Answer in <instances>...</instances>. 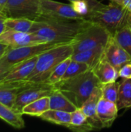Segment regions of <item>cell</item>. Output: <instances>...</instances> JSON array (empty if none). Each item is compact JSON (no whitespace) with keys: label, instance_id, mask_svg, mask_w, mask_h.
Returning a JSON list of instances; mask_svg holds the SVG:
<instances>
[{"label":"cell","instance_id":"obj_27","mask_svg":"<svg viewBox=\"0 0 131 132\" xmlns=\"http://www.w3.org/2000/svg\"><path fill=\"white\" fill-rule=\"evenodd\" d=\"M120 82H111L101 84L100 88L102 91V97L109 100L117 104Z\"/></svg>","mask_w":131,"mask_h":132},{"label":"cell","instance_id":"obj_10","mask_svg":"<svg viewBox=\"0 0 131 132\" xmlns=\"http://www.w3.org/2000/svg\"><path fill=\"white\" fill-rule=\"evenodd\" d=\"M103 58L108 61L117 70L126 63H131V56L117 43L113 36H110L104 47Z\"/></svg>","mask_w":131,"mask_h":132},{"label":"cell","instance_id":"obj_16","mask_svg":"<svg viewBox=\"0 0 131 132\" xmlns=\"http://www.w3.org/2000/svg\"><path fill=\"white\" fill-rule=\"evenodd\" d=\"M104 46H99L94 49L80 51L78 53H73L71 59L79 62L87 64L90 69H92L103 57Z\"/></svg>","mask_w":131,"mask_h":132},{"label":"cell","instance_id":"obj_11","mask_svg":"<svg viewBox=\"0 0 131 132\" xmlns=\"http://www.w3.org/2000/svg\"><path fill=\"white\" fill-rule=\"evenodd\" d=\"M0 42L8 45L11 48L44 43V42L33 32H24L13 30H5L0 36Z\"/></svg>","mask_w":131,"mask_h":132},{"label":"cell","instance_id":"obj_19","mask_svg":"<svg viewBox=\"0 0 131 132\" xmlns=\"http://www.w3.org/2000/svg\"><path fill=\"white\" fill-rule=\"evenodd\" d=\"M22 114L0 102V119L15 129H22L25 127Z\"/></svg>","mask_w":131,"mask_h":132},{"label":"cell","instance_id":"obj_20","mask_svg":"<svg viewBox=\"0 0 131 132\" xmlns=\"http://www.w3.org/2000/svg\"><path fill=\"white\" fill-rule=\"evenodd\" d=\"M49 107L53 110H59L69 113L77 109L76 106L57 89H55L49 96Z\"/></svg>","mask_w":131,"mask_h":132},{"label":"cell","instance_id":"obj_18","mask_svg":"<svg viewBox=\"0 0 131 132\" xmlns=\"http://www.w3.org/2000/svg\"><path fill=\"white\" fill-rule=\"evenodd\" d=\"M39 21L26 18H6V30H13L24 32H34L37 29Z\"/></svg>","mask_w":131,"mask_h":132},{"label":"cell","instance_id":"obj_4","mask_svg":"<svg viewBox=\"0 0 131 132\" xmlns=\"http://www.w3.org/2000/svg\"><path fill=\"white\" fill-rule=\"evenodd\" d=\"M73 47L70 43L58 44L38 56L36 67L26 80L33 83H46L53 70L62 61L70 57Z\"/></svg>","mask_w":131,"mask_h":132},{"label":"cell","instance_id":"obj_6","mask_svg":"<svg viewBox=\"0 0 131 132\" xmlns=\"http://www.w3.org/2000/svg\"><path fill=\"white\" fill-rule=\"evenodd\" d=\"M58 44L63 43L49 42L17 48H10L0 58V64L5 66H15L25 60L37 56Z\"/></svg>","mask_w":131,"mask_h":132},{"label":"cell","instance_id":"obj_9","mask_svg":"<svg viewBox=\"0 0 131 132\" xmlns=\"http://www.w3.org/2000/svg\"><path fill=\"white\" fill-rule=\"evenodd\" d=\"M39 15L55 19H83L77 14L70 4H66L53 0H40Z\"/></svg>","mask_w":131,"mask_h":132},{"label":"cell","instance_id":"obj_2","mask_svg":"<svg viewBox=\"0 0 131 132\" xmlns=\"http://www.w3.org/2000/svg\"><path fill=\"white\" fill-rule=\"evenodd\" d=\"M100 85L93 69L54 84L55 88L63 93L77 108H80Z\"/></svg>","mask_w":131,"mask_h":132},{"label":"cell","instance_id":"obj_33","mask_svg":"<svg viewBox=\"0 0 131 132\" xmlns=\"http://www.w3.org/2000/svg\"><path fill=\"white\" fill-rule=\"evenodd\" d=\"M68 1H69L70 2H75V1H78V0H68ZM85 1H87L89 2V4L90 5V9L100 2L99 0H85Z\"/></svg>","mask_w":131,"mask_h":132},{"label":"cell","instance_id":"obj_3","mask_svg":"<svg viewBox=\"0 0 131 132\" xmlns=\"http://www.w3.org/2000/svg\"><path fill=\"white\" fill-rule=\"evenodd\" d=\"M130 15L122 5L110 1L105 5L99 2L90 11L85 19L104 27L112 36L128 24Z\"/></svg>","mask_w":131,"mask_h":132},{"label":"cell","instance_id":"obj_21","mask_svg":"<svg viewBox=\"0 0 131 132\" xmlns=\"http://www.w3.org/2000/svg\"><path fill=\"white\" fill-rule=\"evenodd\" d=\"M49 109H50L49 96H47L34 101L25 106L22 110V114L39 118L44 112H46Z\"/></svg>","mask_w":131,"mask_h":132},{"label":"cell","instance_id":"obj_30","mask_svg":"<svg viewBox=\"0 0 131 132\" xmlns=\"http://www.w3.org/2000/svg\"><path fill=\"white\" fill-rule=\"evenodd\" d=\"M5 19H6V17L0 12V36L6 30Z\"/></svg>","mask_w":131,"mask_h":132},{"label":"cell","instance_id":"obj_7","mask_svg":"<svg viewBox=\"0 0 131 132\" xmlns=\"http://www.w3.org/2000/svg\"><path fill=\"white\" fill-rule=\"evenodd\" d=\"M1 12L6 18L36 20L40 14V0H8Z\"/></svg>","mask_w":131,"mask_h":132},{"label":"cell","instance_id":"obj_24","mask_svg":"<svg viewBox=\"0 0 131 132\" xmlns=\"http://www.w3.org/2000/svg\"><path fill=\"white\" fill-rule=\"evenodd\" d=\"M113 36L131 56V28L129 24L119 29Z\"/></svg>","mask_w":131,"mask_h":132},{"label":"cell","instance_id":"obj_29","mask_svg":"<svg viewBox=\"0 0 131 132\" xmlns=\"http://www.w3.org/2000/svg\"><path fill=\"white\" fill-rule=\"evenodd\" d=\"M119 77L122 79H131V63H126L119 70Z\"/></svg>","mask_w":131,"mask_h":132},{"label":"cell","instance_id":"obj_35","mask_svg":"<svg viewBox=\"0 0 131 132\" xmlns=\"http://www.w3.org/2000/svg\"><path fill=\"white\" fill-rule=\"evenodd\" d=\"M109 1L115 2H117V3H119V4H121V1H122V0H109Z\"/></svg>","mask_w":131,"mask_h":132},{"label":"cell","instance_id":"obj_34","mask_svg":"<svg viewBox=\"0 0 131 132\" xmlns=\"http://www.w3.org/2000/svg\"><path fill=\"white\" fill-rule=\"evenodd\" d=\"M8 0H0V12L3 9L5 5H6Z\"/></svg>","mask_w":131,"mask_h":132},{"label":"cell","instance_id":"obj_1","mask_svg":"<svg viewBox=\"0 0 131 132\" xmlns=\"http://www.w3.org/2000/svg\"><path fill=\"white\" fill-rule=\"evenodd\" d=\"M39 25L33 32L44 43H70L90 22L85 19H55L39 15Z\"/></svg>","mask_w":131,"mask_h":132},{"label":"cell","instance_id":"obj_28","mask_svg":"<svg viewBox=\"0 0 131 132\" xmlns=\"http://www.w3.org/2000/svg\"><path fill=\"white\" fill-rule=\"evenodd\" d=\"M71 5L73 10L79 14L82 18L86 19L90 11V5L87 1L85 0H78L72 2Z\"/></svg>","mask_w":131,"mask_h":132},{"label":"cell","instance_id":"obj_12","mask_svg":"<svg viewBox=\"0 0 131 132\" xmlns=\"http://www.w3.org/2000/svg\"><path fill=\"white\" fill-rule=\"evenodd\" d=\"M101 86V85H100ZM102 97V91L100 87L96 89V90L93 93V94L84 102V104L80 108L85 115L87 118V120L93 127L94 131L101 130L103 128V125L97 115V103L100 97Z\"/></svg>","mask_w":131,"mask_h":132},{"label":"cell","instance_id":"obj_15","mask_svg":"<svg viewBox=\"0 0 131 132\" xmlns=\"http://www.w3.org/2000/svg\"><path fill=\"white\" fill-rule=\"evenodd\" d=\"M92 69L101 84L117 81L119 77L118 70L103 57Z\"/></svg>","mask_w":131,"mask_h":132},{"label":"cell","instance_id":"obj_36","mask_svg":"<svg viewBox=\"0 0 131 132\" xmlns=\"http://www.w3.org/2000/svg\"><path fill=\"white\" fill-rule=\"evenodd\" d=\"M128 24H129V26H130V28H131V16H130V18H129V21H128Z\"/></svg>","mask_w":131,"mask_h":132},{"label":"cell","instance_id":"obj_32","mask_svg":"<svg viewBox=\"0 0 131 132\" xmlns=\"http://www.w3.org/2000/svg\"><path fill=\"white\" fill-rule=\"evenodd\" d=\"M11 47L8 46V45H7V44H5V43H1L0 42V58L10 49Z\"/></svg>","mask_w":131,"mask_h":132},{"label":"cell","instance_id":"obj_25","mask_svg":"<svg viewBox=\"0 0 131 132\" xmlns=\"http://www.w3.org/2000/svg\"><path fill=\"white\" fill-rule=\"evenodd\" d=\"M89 69H90V68L87 64L82 63V62L76 61V60H73L71 59V61L69 63L67 69L66 70V73L61 80H67V79L74 77L76 76H78V75L87 71Z\"/></svg>","mask_w":131,"mask_h":132},{"label":"cell","instance_id":"obj_14","mask_svg":"<svg viewBox=\"0 0 131 132\" xmlns=\"http://www.w3.org/2000/svg\"><path fill=\"white\" fill-rule=\"evenodd\" d=\"M38 56H39L32 57L15 65L12 70L3 78V80L0 83L26 80L36 67Z\"/></svg>","mask_w":131,"mask_h":132},{"label":"cell","instance_id":"obj_13","mask_svg":"<svg viewBox=\"0 0 131 132\" xmlns=\"http://www.w3.org/2000/svg\"><path fill=\"white\" fill-rule=\"evenodd\" d=\"M118 108L117 104L100 97L97 103V115L103 125V128H108L112 126L114 121L118 117Z\"/></svg>","mask_w":131,"mask_h":132},{"label":"cell","instance_id":"obj_8","mask_svg":"<svg viewBox=\"0 0 131 132\" xmlns=\"http://www.w3.org/2000/svg\"><path fill=\"white\" fill-rule=\"evenodd\" d=\"M55 89L54 84H49L47 83H33L19 94L13 110L22 113V110L25 106L41 97L50 96Z\"/></svg>","mask_w":131,"mask_h":132},{"label":"cell","instance_id":"obj_22","mask_svg":"<svg viewBox=\"0 0 131 132\" xmlns=\"http://www.w3.org/2000/svg\"><path fill=\"white\" fill-rule=\"evenodd\" d=\"M117 106L119 111L131 108V79H123L120 82Z\"/></svg>","mask_w":131,"mask_h":132},{"label":"cell","instance_id":"obj_31","mask_svg":"<svg viewBox=\"0 0 131 132\" xmlns=\"http://www.w3.org/2000/svg\"><path fill=\"white\" fill-rule=\"evenodd\" d=\"M120 5H123L130 16H131V0H122Z\"/></svg>","mask_w":131,"mask_h":132},{"label":"cell","instance_id":"obj_17","mask_svg":"<svg viewBox=\"0 0 131 132\" xmlns=\"http://www.w3.org/2000/svg\"><path fill=\"white\" fill-rule=\"evenodd\" d=\"M74 132H89L94 131L93 127L87 120L81 108H77L71 113V121L65 127Z\"/></svg>","mask_w":131,"mask_h":132},{"label":"cell","instance_id":"obj_26","mask_svg":"<svg viewBox=\"0 0 131 132\" xmlns=\"http://www.w3.org/2000/svg\"><path fill=\"white\" fill-rule=\"evenodd\" d=\"M70 61H71V56L66 58V60L62 61L59 64H58L56 67L53 70V72L51 73L50 76L49 77L46 83L49 84H55L59 81H60L63 77L64 76L67 67L70 63Z\"/></svg>","mask_w":131,"mask_h":132},{"label":"cell","instance_id":"obj_5","mask_svg":"<svg viewBox=\"0 0 131 132\" xmlns=\"http://www.w3.org/2000/svg\"><path fill=\"white\" fill-rule=\"evenodd\" d=\"M112 35L103 26L90 22L71 43L73 53L104 46Z\"/></svg>","mask_w":131,"mask_h":132},{"label":"cell","instance_id":"obj_23","mask_svg":"<svg viewBox=\"0 0 131 132\" xmlns=\"http://www.w3.org/2000/svg\"><path fill=\"white\" fill-rule=\"evenodd\" d=\"M39 118L54 125L66 127L71 121V113L59 110L49 109L44 112Z\"/></svg>","mask_w":131,"mask_h":132}]
</instances>
